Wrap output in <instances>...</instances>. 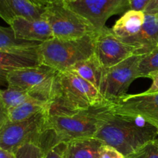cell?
<instances>
[{
	"mask_svg": "<svg viewBox=\"0 0 158 158\" xmlns=\"http://www.w3.org/2000/svg\"><path fill=\"white\" fill-rule=\"evenodd\" d=\"M143 12L148 15H158V0H150Z\"/></svg>",
	"mask_w": 158,
	"mask_h": 158,
	"instance_id": "f1b7e54d",
	"label": "cell"
},
{
	"mask_svg": "<svg viewBox=\"0 0 158 158\" xmlns=\"http://www.w3.org/2000/svg\"><path fill=\"white\" fill-rule=\"evenodd\" d=\"M130 2L131 0H77L67 5L87 19L99 32L106 26L108 19L130 10Z\"/></svg>",
	"mask_w": 158,
	"mask_h": 158,
	"instance_id": "9c48e42d",
	"label": "cell"
},
{
	"mask_svg": "<svg viewBox=\"0 0 158 158\" xmlns=\"http://www.w3.org/2000/svg\"><path fill=\"white\" fill-rule=\"evenodd\" d=\"M50 103L32 100L8 111V121L19 122L27 120L35 114L49 109Z\"/></svg>",
	"mask_w": 158,
	"mask_h": 158,
	"instance_id": "d6986e66",
	"label": "cell"
},
{
	"mask_svg": "<svg viewBox=\"0 0 158 158\" xmlns=\"http://www.w3.org/2000/svg\"><path fill=\"white\" fill-rule=\"evenodd\" d=\"M37 48L24 50H0V86L7 85V76L12 71L41 64Z\"/></svg>",
	"mask_w": 158,
	"mask_h": 158,
	"instance_id": "7c38bea8",
	"label": "cell"
},
{
	"mask_svg": "<svg viewBox=\"0 0 158 158\" xmlns=\"http://www.w3.org/2000/svg\"><path fill=\"white\" fill-rule=\"evenodd\" d=\"M0 96L7 111L29 100H35L26 91L9 86L6 89L0 88Z\"/></svg>",
	"mask_w": 158,
	"mask_h": 158,
	"instance_id": "44dd1931",
	"label": "cell"
},
{
	"mask_svg": "<svg viewBox=\"0 0 158 158\" xmlns=\"http://www.w3.org/2000/svg\"><path fill=\"white\" fill-rule=\"evenodd\" d=\"M105 103L109 102L103 98L99 89L75 72H57L49 114L69 115Z\"/></svg>",
	"mask_w": 158,
	"mask_h": 158,
	"instance_id": "7a4b0ae2",
	"label": "cell"
},
{
	"mask_svg": "<svg viewBox=\"0 0 158 158\" xmlns=\"http://www.w3.org/2000/svg\"><path fill=\"white\" fill-rule=\"evenodd\" d=\"M110 105L111 103H105L69 115H49L48 127L54 144L94 137L98 130L102 114L110 107Z\"/></svg>",
	"mask_w": 158,
	"mask_h": 158,
	"instance_id": "277c9868",
	"label": "cell"
},
{
	"mask_svg": "<svg viewBox=\"0 0 158 158\" xmlns=\"http://www.w3.org/2000/svg\"><path fill=\"white\" fill-rule=\"evenodd\" d=\"M120 114L139 116L158 127V93L126 94L116 102Z\"/></svg>",
	"mask_w": 158,
	"mask_h": 158,
	"instance_id": "8fae6325",
	"label": "cell"
},
{
	"mask_svg": "<svg viewBox=\"0 0 158 158\" xmlns=\"http://www.w3.org/2000/svg\"><path fill=\"white\" fill-rule=\"evenodd\" d=\"M66 152L67 143L61 142L45 153V158H66Z\"/></svg>",
	"mask_w": 158,
	"mask_h": 158,
	"instance_id": "d4e9b609",
	"label": "cell"
},
{
	"mask_svg": "<svg viewBox=\"0 0 158 158\" xmlns=\"http://www.w3.org/2000/svg\"><path fill=\"white\" fill-rule=\"evenodd\" d=\"M43 19L48 22L53 38L79 39L97 33L94 26L63 0H49L45 7Z\"/></svg>",
	"mask_w": 158,
	"mask_h": 158,
	"instance_id": "8992f818",
	"label": "cell"
},
{
	"mask_svg": "<svg viewBox=\"0 0 158 158\" xmlns=\"http://www.w3.org/2000/svg\"><path fill=\"white\" fill-rule=\"evenodd\" d=\"M49 116L46 110L23 121H6L0 127V148L12 153L26 143L41 148L49 129Z\"/></svg>",
	"mask_w": 158,
	"mask_h": 158,
	"instance_id": "5b68a950",
	"label": "cell"
},
{
	"mask_svg": "<svg viewBox=\"0 0 158 158\" xmlns=\"http://www.w3.org/2000/svg\"><path fill=\"white\" fill-rule=\"evenodd\" d=\"M94 54L106 69L135 55V52L131 46L123 43L114 33L112 28L105 26L97 32Z\"/></svg>",
	"mask_w": 158,
	"mask_h": 158,
	"instance_id": "30bf717a",
	"label": "cell"
},
{
	"mask_svg": "<svg viewBox=\"0 0 158 158\" xmlns=\"http://www.w3.org/2000/svg\"><path fill=\"white\" fill-rule=\"evenodd\" d=\"M14 154L15 158H45L43 150L34 143L23 145Z\"/></svg>",
	"mask_w": 158,
	"mask_h": 158,
	"instance_id": "cb8c5ba5",
	"label": "cell"
},
{
	"mask_svg": "<svg viewBox=\"0 0 158 158\" xmlns=\"http://www.w3.org/2000/svg\"><path fill=\"white\" fill-rule=\"evenodd\" d=\"M150 0H131V9L143 12Z\"/></svg>",
	"mask_w": 158,
	"mask_h": 158,
	"instance_id": "4316f807",
	"label": "cell"
},
{
	"mask_svg": "<svg viewBox=\"0 0 158 158\" xmlns=\"http://www.w3.org/2000/svg\"><path fill=\"white\" fill-rule=\"evenodd\" d=\"M144 19V12L130 9L116 22L112 30L119 39L123 41L132 38L140 32Z\"/></svg>",
	"mask_w": 158,
	"mask_h": 158,
	"instance_id": "2e32d148",
	"label": "cell"
},
{
	"mask_svg": "<svg viewBox=\"0 0 158 158\" xmlns=\"http://www.w3.org/2000/svg\"><path fill=\"white\" fill-rule=\"evenodd\" d=\"M123 42L131 46L137 56H143L157 48L158 15L145 14L144 23L140 32Z\"/></svg>",
	"mask_w": 158,
	"mask_h": 158,
	"instance_id": "5bb4252c",
	"label": "cell"
},
{
	"mask_svg": "<svg viewBox=\"0 0 158 158\" xmlns=\"http://www.w3.org/2000/svg\"><path fill=\"white\" fill-rule=\"evenodd\" d=\"M142 56L134 55L103 71L100 94L106 101L113 103L127 94L131 83L139 78L138 65Z\"/></svg>",
	"mask_w": 158,
	"mask_h": 158,
	"instance_id": "ba28073f",
	"label": "cell"
},
{
	"mask_svg": "<svg viewBox=\"0 0 158 158\" xmlns=\"http://www.w3.org/2000/svg\"><path fill=\"white\" fill-rule=\"evenodd\" d=\"M57 72L43 64L16 69L7 76V86L26 91L35 100L50 103Z\"/></svg>",
	"mask_w": 158,
	"mask_h": 158,
	"instance_id": "52a82bcc",
	"label": "cell"
},
{
	"mask_svg": "<svg viewBox=\"0 0 158 158\" xmlns=\"http://www.w3.org/2000/svg\"><path fill=\"white\" fill-rule=\"evenodd\" d=\"M148 78H150L152 80V84L150 86L149 89L147 91H145L144 93H146V94L158 93V71L150 74L148 77Z\"/></svg>",
	"mask_w": 158,
	"mask_h": 158,
	"instance_id": "83f0119b",
	"label": "cell"
},
{
	"mask_svg": "<svg viewBox=\"0 0 158 158\" xmlns=\"http://www.w3.org/2000/svg\"><path fill=\"white\" fill-rule=\"evenodd\" d=\"M103 144L95 137L73 140L67 143L66 158H100Z\"/></svg>",
	"mask_w": 158,
	"mask_h": 158,
	"instance_id": "e0dca14e",
	"label": "cell"
},
{
	"mask_svg": "<svg viewBox=\"0 0 158 158\" xmlns=\"http://www.w3.org/2000/svg\"><path fill=\"white\" fill-rule=\"evenodd\" d=\"M63 1L66 3H70V2H76L77 0H63Z\"/></svg>",
	"mask_w": 158,
	"mask_h": 158,
	"instance_id": "d6a6232c",
	"label": "cell"
},
{
	"mask_svg": "<svg viewBox=\"0 0 158 158\" xmlns=\"http://www.w3.org/2000/svg\"><path fill=\"white\" fill-rule=\"evenodd\" d=\"M100 158H125V156L113 147L103 144L100 151Z\"/></svg>",
	"mask_w": 158,
	"mask_h": 158,
	"instance_id": "484cf974",
	"label": "cell"
},
{
	"mask_svg": "<svg viewBox=\"0 0 158 158\" xmlns=\"http://www.w3.org/2000/svg\"><path fill=\"white\" fill-rule=\"evenodd\" d=\"M6 121H8V111L6 110L3 104L1 96H0V127Z\"/></svg>",
	"mask_w": 158,
	"mask_h": 158,
	"instance_id": "f546056e",
	"label": "cell"
},
{
	"mask_svg": "<svg viewBox=\"0 0 158 158\" xmlns=\"http://www.w3.org/2000/svg\"><path fill=\"white\" fill-rule=\"evenodd\" d=\"M40 43L16 38L12 28L0 26V50H24L37 48Z\"/></svg>",
	"mask_w": 158,
	"mask_h": 158,
	"instance_id": "ffe728a7",
	"label": "cell"
},
{
	"mask_svg": "<svg viewBox=\"0 0 158 158\" xmlns=\"http://www.w3.org/2000/svg\"><path fill=\"white\" fill-rule=\"evenodd\" d=\"M111 106V105H110ZM158 127L139 116L116 114L110 107L102 114L94 137L125 156L157 139Z\"/></svg>",
	"mask_w": 158,
	"mask_h": 158,
	"instance_id": "6da1fadb",
	"label": "cell"
},
{
	"mask_svg": "<svg viewBox=\"0 0 158 158\" xmlns=\"http://www.w3.org/2000/svg\"><path fill=\"white\" fill-rule=\"evenodd\" d=\"M158 71V47L151 52L142 56L138 65V77H148Z\"/></svg>",
	"mask_w": 158,
	"mask_h": 158,
	"instance_id": "7402d4cb",
	"label": "cell"
},
{
	"mask_svg": "<svg viewBox=\"0 0 158 158\" xmlns=\"http://www.w3.org/2000/svg\"><path fill=\"white\" fill-rule=\"evenodd\" d=\"M0 158H15V155L14 153L0 148Z\"/></svg>",
	"mask_w": 158,
	"mask_h": 158,
	"instance_id": "4dcf8cb0",
	"label": "cell"
},
{
	"mask_svg": "<svg viewBox=\"0 0 158 158\" xmlns=\"http://www.w3.org/2000/svg\"><path fill=\"white\" fill-rule=\"evenodd\" d=\"M32 2L33 4L36 5L38 6H41V7H46V5L49 2V0H29Z\"/></svg>",
	"mask_w": 158,
	"mask_h": 158,
	"instance_id": "1f68e13d",
	"label": "cell"
},
{
	"mask_svg": "<svg viewBox=\"0 0 158 158\" xmlns=\"http://www.w3.org/2000/svg\"><path fill=\"white\" fill-rule=\"evenodd\" d=\"M104 69L105 68H103L97 57L94 53L89 58L77 63L69 70L75 72L83 80L89 82L99 89L103 79Z\"/></svg>",
	"mask_w": 158,
	"mask_h": 158,
	"instance_id": "ac0fdd59",
	"label": "cell"
},
{
	"mask_svg": "<svg viewBox=\"0 0 158 158\" xmlns=\"http://www.w3.org/2000/svg\"><path fill=\"white\" fill-rule=\"evenodd\" d=\"M157 140H158V136H157Z\"/></svg>",
	"mask_w": 158,
	"mask_h": 158,
	"instance_id": "836d02e7",
	"label": "cell"
},
{
	"mask_svg": "<svg viewBox=\"0 0 158 158\" xmlns=\"http://www.w3.org/2000/svg\"><path fill=\"white\" fill-rule=\"evenodd\" d=\"M44 12L45 7L36 6L29 0H0V18L9 25L18 17L41 19Z\"/></svg>",
	"mask_w": 158,
	"mask_h": 158,
	"instance_id": "9a60e30c",
	"label": "cell"
},
{
	"mask_svg": "<svg viewBox=\"0 0 158 158\" xmlns=\"http://www.w3.org/2000/svg\"><path fill=\"white\" fill-rule=\"evenodd\" d=\"M97 33L79 39L52 38L37 48L40 63L58 72L69 70L94 53Z\"/></svg>",
	"mask_w": 158,
	"mask_h": 158,
	"instance_id": "3957f363",
	"label": "cell"
},
{
	"mask_svg": "<svg viewBox=\"0 0 158 158\" xmlns=\"http://www.w3.org/2000/svg\"><path fill=\"white\" fill-rule=\"evenodd\" d=\"M16 38L26 41L43 43L53 38L50 26L44 19H29L18 17L9 24Z\"/></svg>",
	"mask_w": 158,
	"mask_h": 158,
	"instance_id": "4fadbf2b",
	"label": "cell"
},
{
	"mask_svg": "<svg viewBox=\"0 0 158 158\" xmlns=\"http://www.w3.org/2000/svg\"><path fill=\"white\" fill-rule=\"evenodd\" d=\"M125 158H158V140L156 139L145 143Z\"/></svg>",
	"mask_w": 158,
	"mask_h": 158,
	"instance_id": "603a6c76",
	"label": "cell"
}]
</instances>
